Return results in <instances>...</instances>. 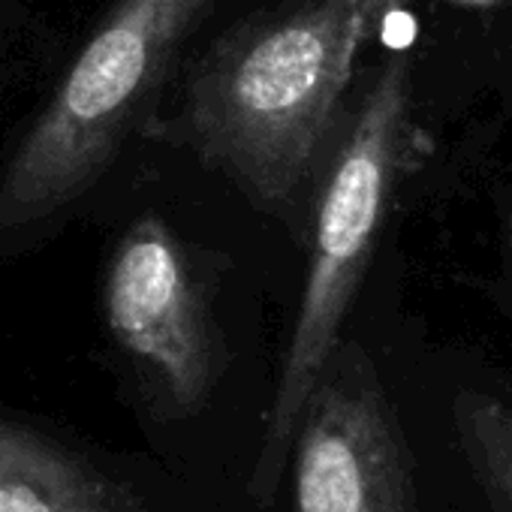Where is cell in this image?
<instances>
[{"label": "cell", "mask_w": 512, "mask_h": 512, "mask_svg": "<svg viewBox=\"0 0 512 512\" xmlns=\"http://www.w3.org/2000/svg\"><path fill=\"white\" fill-rule=\"evenodd\" d=\"M0 512H148L127 488L31 425L0 419Z\"/></svg>", "instance_id": "6"}, {"label": "cell", "mask_w": 512, "mask_h": 512, "mask_svg": "<svg viewBox=\"0 0 512 512\" xmlns=\"http://www.w3.org/2000/svg\"><path fill=\"white\" fill-rule=\"evenodd\" d=\"M395 0H275L187 79L178 139L256 208L290 214L338 121L353 64Z\"/></svg>", "instance_id": "1"}, {"label": "cell", "mask_w": 512, "mask_h": 512, "mask_svg": "<svg viewBox=\"0 0 512 512\" xmlns=\"http://www.w3.org/2000/svg\"><path fill=\"white\" fill-rule=\"evenodd\" d=\"M407 148L410 58L395 52L374 73L320 190L302 302L247 482V494L260 506L275 500L308 395L341 344L344 320L371 266Z\"/></svg>", "instance_id": "2"}, {"label": "cell", "mask_w": 512, "mask_h": 512, "mask_svg": "<svg viewBox=\"0 0 512 512\" xmlns=\"http://www.w3.org/2000/svg\"><path fill=\"white\" fill-rule=\"evenodd\" d=\"M506 241H509V256H512V211H509V220H506Z\"/></svg>", "instance_id": "8"}, {"label": "cell", "mask_w": 512, "mask_h": 512, "mask_svg": "<svg viewBox=\"0 0 512 512\" xmlns=\"http://www.w3.org/2000/svg\"><path fill=\"white\" fill-rule=\"evenodd\" d=\"M211 4L118 0L0 172V226L58 214L109 169Z\"/></svg>", "instance_id": "3"}, {"label": "cell", "mask_w": 512, "mask_h": 512, "mask_svg": "<svg viewBox=\"0 0 512 512\" xmlns=\"http://www.w3.org/2000/svg\"><path fill=\"white\" fill-rule=\"evenodd\" d=\"M458 434L494 512H512V407L488 395L458 401Z\"/></svg>", "instance_id": "7"}, {"label": "cell", "mask_w": 512, "mask_h": 512, "mask_svg": "<svg viewBox=\"0 0 512 512\" xmlns=\"http://www.w3.org/2000/svg\"><path fill=\"white\" fill-rule=\"evenodd\" d=\"M103 311L118 350L166 416H196L211 401L223 341L181 238L160 217H139L118 241Z\"/></svg>", "instance_id": "4"}, {"label": "cell", "mask_w": 512, "mask_h": 512, "mask_svg": "<svg viewBox=\"0 0 512 512\" xmlns=\"http://www.w3.org/2000/svg\"><path fill=\"white\" fill-rule=\"evenodd\" d=\"M290 458L296 512H416L398 416L356 344L341 341L329 356Z\"/></svg>", "instance_id": "5"}]
</instances>
